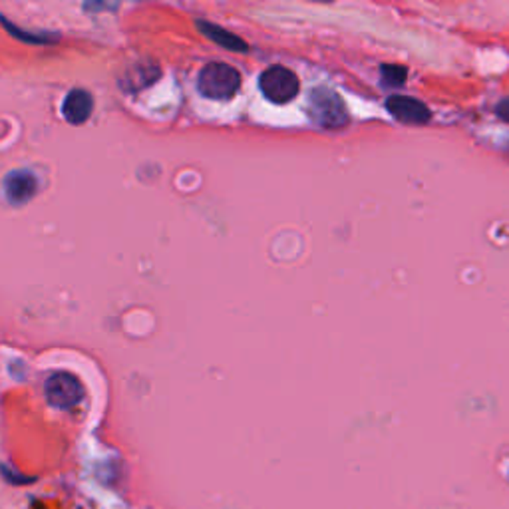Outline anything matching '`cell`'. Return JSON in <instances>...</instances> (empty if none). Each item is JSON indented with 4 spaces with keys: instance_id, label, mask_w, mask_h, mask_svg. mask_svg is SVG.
<instances>
[{
    "instance_id": "6da1fadb",
    "label": "cell",
    "mask_w": 509,
    "mask_h": 509,
    "mask_svg": "<svg viewBox=\"0 0 509 509\" xmlns=\"http://www.w3.org/2000/svg\"><path fill=\"white\" fill-rule=\"evenodd\" d=\"M307 110L314 124L327 130H341L351 121L342 98L329 88H314L309 96Z\"/></svg>"
},
{
    "instance_id": "7a4b0ae2",
    "label": "cell",
    "mask_w": 509,
    "mask_h": 509,
    "mask_svg": "<svg viewBox=\"0 0 509 509\" xmlns=\"http://www.w3.org/2000/svg\"><path fill=\"white\" fill-rule=\"evenodd\" d=\"M197 88L206 98L231 100L241 88V74L226 62H209L201 68Z\"/></svg>"
},
{
    "instance_id": "3957f363",
    "label": "cell",
    "mask_w": 509,
    "mask_h": 509,
    "mask_svg": "<svg viewBox=\"0 0 509 509\" xmlns=\"http://www.w3.org/2000/svg\"><path fill=\"white\" fill-rule=\"evenodd\" d=\"M259 88L273 104H287L299 94L301 84L297 74L284 66H271L259 78Z\"/></svg>"
},
{
    "instance_id": "277c9868",
    "label": "cell",
    "mask_w": 509,
    "mask_h": 509,
    "mask_svg": "<svg viewBox=\"0 0 509 509\" xmlns=\"http://www.w3.org/2000/svg\"><path fill=\"white\" fill-rule=\"evenodd\" d=\"M46 400L60 410L74 408L84 399V386L74 374L70 372H54L46 380Z\"/></svg>"
},
{
    "instance_id": "5b68a950",
    "label": "cell",
    "mask_w": 509,
    "mask_h": 509,
    "mask_svg": "<svg viewBox=\"0 0 509 509\" xmlns=\"http://www.w3.org/2000/svg\"><path fill=\"white\" fill-rule=\"evenodd\" d=\"M386 110L390 111L392 118L402 121V124L412 126H424L432 118L427 106L410 96H390L389 101H386Z\"/></svg>"
},
{
    "instance_id": "8992f818",
    "label": "cell",
    "mask_w": 509,
    "mask_h": 509,
    "mask_svg": "<svg viewBox=\"0 0 509 509\" xmlns=\"http://www.w3.org/2000/svg\"><path fill=\"white\" fill-rule=\"evenodd\" d=\"M36 178L30 171H13L8 173L5 179L6 199L13 203V206H23V203H26L36 193Z\"/></svg>"
},
{
    "instance_id": "52a82bcc",
    "label": "cell",
    "mask_w": 509,
    "mask_h": 509,
    "mask_svg": "<svg viewBox=\"0 0 509 509\" xmlns=\"http://www.w3.org/2000/svg\"><path fill=\"white\" fill-rule=\"evenodd\" d=\"M91 110H94V100H91L90 91L80 88L68 91L62 104V114L70 124H84L91 116Z\"/></svg>"
},
{
    "instance_id": "ba28073f",
    "label": "cell",
    "mask_w": 509,
    "mask_h": 509,
    "mask_svg": "<svg viewBox=\"0 0 509 509\" xmlns=\"http://www.w3.org/2000/svg\"><path fill=\"white\" fill-rule=\"evenodd\" d=\"M197 28L201 30L203 36H207L211 40V43H216L226 50H233V53H247L249 46L245 40L229 33L226 28H221L213 23H206V20H197Z\"/></svg>"
},
{
    "instance_id": "9c48e42d",
    "label": "cell",
    "mask_w": 509,
    "mask_h": 509,
    "mask_svg": "<svg viewBox=\"0 0 509 509\" xmlns=\"http://www.w3.org/2000/svg\"><path fill=\"white\" fill-rule=\"evenodd\" d=\"M380 72H382V80H384V84L386 86H402L406 82V76H408V70H406L404 66H399V64H384L380 68Z\"/></svg>"
},
{
    "instance_id": "30bf717a",
    "label": "cell",
    "mask_w": 509,
    "mask_h": 509,
    "mask_svg": "<svg viewBox=\"0 0 509 509\" xmlns=\"http://www.w3.org/2000/svg\"><path fill=\"white\" fill-rule=\"evenodd\" d=\"M3 23H5V26H6V28L10 30V34H13V36H16V38H23V40H26V43H40V44H43V43H50V38H48V36H34V34H23V33H20V30H18L16 26H13V24H10V23H8V20H6V18H3Z\"/></svg>"
},
{
    "instance_id": "8fae6325",
    "label": "cell",
    "mask_w": 509,
    "mask_h": 509,
    "mask_svg": "<svg viewBox=\"0 0 509 509\" xmlns=\"http://www.w3.org/2000/svg\"><path fill=\"white\" fill-rule=\"evenodd\" d=\"M495 111H497V116H500L504 121H507V124H509V98L502 100L500 104H497Z\"/></svg>"
}]
</instances>
